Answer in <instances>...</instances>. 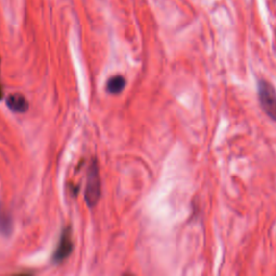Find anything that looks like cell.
<instances>
[{
  "label": "cell",
  "instance_id": "obj_3",
  "mask_svg": "<svg viewBox=\"0 0 276 276\" xmlns=\"http://www.w3.org/2000/svg\"><path fill=\"white\" fill-rule=\"evenodd\" d=\"M7 105L11 110L18 112L26 111L27 108H28V104H27L24 97L19 94L10 95L7 99Z\"/></svg>",
  "mask_w": 276,
  "mask_h": 276
},
{
  "label": "cell",
  "instance_id": "obj_4",
  "mask_svg": "<svg viewBox=\"0 0 276 276\" xmlns=\"http://www.w3.org/2000/svg\"><path fill=\"white\" fill-rule=\"evenodd\" d=\"M126 81L122 75H115L111 77L107 82V91L111 94H118L125 88Z\"/></svg>",
  "mask_w": 276,
  "mask_h": 276
},
{
  "label": "cell",
  "instance_id": "obj_2",
  "mask_svg": "<svg viewBox=\"0 0 276 276\" xmlns=\"http://www.w3.org/2000/svg\"><path fill=\"white\" fill-rule=\"evenodd\" d=\"M100 196V173L97 165L93 164L91 166L89 176H88V183H86V191H85V201L89 206L93 207L94 205L99 201Z\"/></svg>",
  "mask_w": 276,
  "mask_h": 276
},
{
  "label": "cell",
  "instance_id": "obj_1",
  "mask_svg": "<svg viewBox=\"0 0 276 276\" xmlns=\"http://www.w3.org/2000/svg\"><path fill=\"white\" fill-rule=\"evenodd\" d=\"M258 100L266 115L276 121V91L274 86L264 79L258 81Z\"/></svg>",
  "mask_w": 276,
  "mask_h": 276
}]
</instances>
